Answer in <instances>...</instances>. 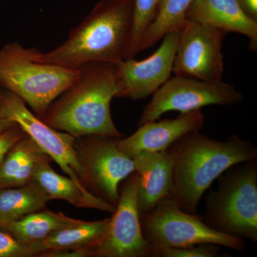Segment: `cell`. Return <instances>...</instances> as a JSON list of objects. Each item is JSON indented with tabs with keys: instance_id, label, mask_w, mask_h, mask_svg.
Returning a JSON list of instances; mask_svg holds the SVG:
<instances>
[{
	"instance_id": "cell-1",
	"label": "cell",
	"mask_w": 257,
	"mask_h": 257,
	"mask_svg": "<svg viewBox=\"0 0 257 257\" xmlns=\"http://www.w3.org/2000/svg\"><path fill=\"white\" fill-rule=\"evenodd\" d=\"M133 22V0H100L63 43L47 52L34 47L32 55L38 62L67 68L116 64L128 58Z\"/></svg>"
},
{
	"instance_id": "cell-2",
	"label": "cell",
	"mask_w": 257,
	"mask_h": 257,
	"mask_svg": "<svg viewBox=\"0 0 257 257\" xmlns=\"http://www.w3.org/2000/svg\"><path fill=\"white\" fill-rule=\"evenodd\" d=\"M172 160L170 198L179 209L196 214L203 194L230 167L257 160V148L237 135L226 141L194 132L168 149Z\"/></svg>"
},
{
	"instance_id": "cell-3",
	"label": "cell",
	"mask_w": 257,
	"mask_h": 257,
	"mask_svg": "<svg viewBox=\"0 0 257 257\" xmlns=\"http://www.w3.org/2000/svg\"><path fill=\"white\" fill-rule=\"evenodd\" d=\"M79 69L78 78L47 108L42 121L74 138L100 135L122 138L111 114L119 92L116 64L92 62Z\"/></svg>"
},
{
	"instance_id": "cell-4",
	"label": "cell",
	"mask_w": 257,
	"mask_h": 257,
	"mask_svg": "<svg viewBox=\"0 0 257 257\" xmlns=\"http://www.w3.org/2000/svg\"><path fill=\"white\" fill-rule=\"evenodd\" d=\"M79 69L38 62L18 42L0 48V87L14 93L42 119L47 108L78 78Z\"/></svg>"
},
{
	"instance_id": "cell-5",
	"label": "cell",
	"mask_w": 257,
	"mask_h": 257,
	"mask_svg": "<svg viewBox=\"0 0 257 257\" xmlns=\"http://www.w3.org/2000/svg\"><path fill=\"white\" fill-rule=\"evenodd\" d=\"M207 195L204 220L213 229L257 243V162L230 167Z\"/></svg>"
},
{
	"instance_id": "cell-6",
	"label": "cell",
	"mask_w": 257,
	"mask_h": 257,
	"mask_svg": "<svg viewBox=\"0 0 257 257\" xmlns=\"http://www.w3.org/2000/svg\"><path fill=\"white\" fill-rule=\"evenodd\" d=\"M144 237L152 251L163 247H185L213 243L243 253L244 239L221 233L206 224L204 217L179 209L170 197L140 216ZM153 255V253H152Z\"/></svg>"
},
{
	"instance_id": "cell-7",
	"label": "cell",
	"mask_w": 257,
	"mask_h": 257,
	"mask_svg": "<svg viewBox=\"0 0 257 257\" xmlns=\"http://www.w3.org/2000/svg\"><path fill=\"white\" fill-rule=\"evenodd\" d=\"M118 139L89 135L76 138L74 143L86 189L115 207L120 182L135 172L133 159L118 148Z\"/></svg>"
},
{
	"instance_id": "cell-8",
	"label": "cell",
	"mask_w": 257,
	"mask_h": 257,
	"mask_svg": "<svg viewBox=\"0 0 257 257\" xmlns=\"http://www.w3.org/2000/svg\"><path fill=\"white\" fill-rule=\"evenodd\" d=\"M243 99V94L234 86L222 80L210 82L175 76L154 93L152 100L144 108L138 125L156 121L169 111L188 112L209 105L239 104Z\"/></svg>"
},
{
	"instance_id": "cell-9",
	"label": "cell",
	"mask_w": 257,
	"mask_h": 257,
	"mask_svg": "<svg viewBox=\"0 0 257 257\" xmlns=\"http://www.w3.org/2000/svg\"><path fill=\"white\" fill-rule=\"evenodd\" d=\"M139 176L131 174L119 192L113 215L87 257H152V248L144 237L138 207Z\"/></svg>"
},
{
	"instance_id": "cell-10",
	"label": "cell",
	"mask_w": 257,
	"mask_h": 257,
	"mask_svg": "<svg viewBox=\"0 0 257 257\" xmlns=\"http://www.w3.org/2000/svg\"><path fill=\"white\" fill-rule=\"evenodd\" d=\"M0 116L18 124L71 179L85 187L84 172L74 149L76 138L51 127L14 93L0 87ZM86 188V187H85Z\"/></svg>"
},
{
	"instance_id": "cell-11",
	"label": "cell",
	"mask_w": 257,
	"mask_h": 257,
	"mask_svg": "<svg viewBox=\"0 0 257 257\" xmlns=\"http://www.w3.org/2000/svg\"><path fill=\"white\" fill-rule=\"evenodd\" d=\"M226 34L209 25L189 21L179 31L173 73L217 82L224 72L222 44Z\"/></svg>"
},
{
	"instance_id": "cell-12",
	"label": "cell",
	"mask_w": 257,
	"mask_h": 257,
	"mask_svg": "<svg viewBox=\"0 0 257 257\" xmlns=\"http://www.w3.org/2000/svg\"><path fill=\"white\" fill-rule=\"evenodd\" d=\"M179 36V32L167 34L160 47L145 60L138 61L132 57L115 64L119 75L117 98L134 101L145 99L170 78Z\"/></svg>"
},
{
	"instance_id": "cell-13",
	"label": "cell",
	"mask_w": 257,
	"mask_h": 257,
	"mask_svg": "<svg viewBox=\"0 0 257 257\" xmlns=\"http://www.w3.org/2000/svg\"><path fill=\"white\" fill-rule=\"evenodd\" d=\"M204 120L202 109H197L175 119L145 123L128 138L118 139L117 147L131 158L143 152L165 151L184 135L200 131Z\"/></svg>"
},
{
	"instance_id": "cell-14",
	"label": "cell",
	"mask_w": 257,
	"mask_h": 257,
	"mask_svg": "<svg viewBox=\"0 0 257 257\" xmlns=\"http://www.w3.org/2000/svg\"><path fill=\"white\" fill-rule=\"evenodd\" d=\"M138 174V207L140 216L153 210L170 197L172 186V160L170 152H143L133 157Z\"/></svg>"
},
{
	"instance_id": "cell-15",
	"label": "cell",
	"mask_w": 257,
	"mask_h": 257,
	"mask_svg": "<svg viewBox=\"0 0 257 257\" xmlns=\"http://www.w3.org/2000/svg\"><path fill=\"white\" fill-rule=\"evenodd\" d=\"M186 20L209 25L227 34H240L249 40V48L257 50V20L250 18L237 0H194Z\"/></svg>"
},
{
	"instance_id": "cell-16",
	"label": "cell",
	"mask_w": 257,
	"mask_h": 257,
	"mask_svg": "<svg viewBox=\"0 0 257 257\" xmlns=\"http://www.w3.org/2000/svg\"><path fill=\"white\" fill-rule=\"evenodd\" d=\"M51 161L50 157H47L37 164L32 181L46 194L49 200L60 199L77 208L114 212L116 207L113 204L96 197L70 177L57 173L51 167Z\"/></svg>"
},
{
	"instance_id": "cell-17",
	"label": "cell",
	"mask_w": 257,
	"mask_h": 257,
	"mask_svg": "<svg viewBox=\"0 0 257 257\" xmlns=\"http://www.w3.org/2000/svg\"><path fill=\"white\" fill-rule=\"evenodd\" d=\"M109 218L82 223L57 231L40 241L45 251L40 256L51 253L54 256L87 257L88 250L98 242L105 231Z\"/></svg>"
},
{
	"instance_id": "cell-18",
	"label": "cell",
	"mask_w": 257,
	"mask_h": 257,
	"mask_svg": "<svg viewBox=\"0 0 257 257\" xmlns=\"http://www.w3.org/2000/svg\"><path fill=\"white\" fill-rule=\"evenodd\" d=\"M49 157L28 135L10 149L0 163V189L31 183L37 164Z\"/></svg>"
},
{
	"instance_id": "cell-19",
	"label": "cell",
	"mask_w": 257,
	"mask_h": 257,
	"mask_svg": "<svg viewBox=\"0 0 257 257\" xmlns=\"http://www.w3.org/2000/svg\"><path fill=\"white\" fill-rule=\"evenodd\" d=\"M50 202L34 182L19 187L0 189V229L7 231L13 223L42 210Z\"/></svg>"
},
{
	"instance_id": "cell-20",
	"label": "cell",
	"mask_w": 257,
	"mask_h": 257,
	"mask_svg": "<svg viewBox=\"0 0 257 257\" xmlns=\"http://www.w3.org/2000/svg\"><path fill=\"white\" fill-rule=\"evenodd\" d=\"M83 221L45 208L13 223L7 231L21 242L35 243L46 239L60 230L77 226Z\"/></svg>"
},
{
	"instance_id": "cell-21",
	"label": "cell",
	"mask_w": 257,
	"mask_h": 257,
	"mask_svg": "<svg viewBox=\"0 0 257 257\" xmlns=\"http://www.w3.org/2000/svg\"><path fill=\"white\" fill-rule=\"evenodd\" d=\"M194 0H163L156 18L144 32L137 52L155 46L165 35L179 32L187 20L186 15Z\"/></svg>"
},
{
	"instance_id": "cell-22",
	"label": "cell",
	"mask_w": 257,
	"mask_h": 257,
	"mask_svg": "<svg viewBox=\"0 0 257 257\" xmlns=\"http://www.w3.org/2000/svg\"><path fill=\"white\" fill-rule=\"evenodd\" d=\"M162 1L163 0H133V30L128 58L138 55L137 49L139 42L144 32L156 18Z\"/></svg>"
},
{
	"instance_id": "cell-23",
	"label": "cell",
	"mask_w": 257,
	"mask_h": 257,
	"mask_svg": "<svg viewBox=\"0 0 257 257\" xmlns=\"http://www.w3.org/2000/svg\"><path fill=\"white\" fill-rule=\"evenodd\" d=\"M45 251L40 241L23 243L9 231L0 229V257H38Z\"/></svg>"
},
{
	"instance_id": "cell-24",
	"label": "cell",
	"mask_w": 257,
	"mask_h": 257,
	"mask_svg": "<svg viewBox=\"0 0 257 257\" xmlns=\"http://www.w3.org/2000/svg\"><path fill=\"white\" fill-rule=\"evenodd\" d=\"M219 245L213 243L185 247H163L155 250L152 257H216L220 256Z\"/></svg>"
},
{
	"instance_id": "cell-25",
	"label": "cell",
	"mask_w": 257,
	"mask_h": 257,
	"mask_svg": "<svg viewBox=\"0 0 257 257\" xmlns=\"http://www.w3.org/2000/svg\"><path fill=\"white\" fill-rule=\"evenodd\" d=\"M26 135L18 124L0 133V163L10 149Z\"/></svg>"
},
{
	"instance_id": "cell-26",
	"label": "cell",
	"mask_w": 257,
	"mask_h": 257,
	"mask_svg": "<svg viewBox=\"0 0 257 257\" xmlns=\"http://www.w3.org/2000/svg\"><path fill=\"white\" fill-rule=\"evenodd\" d=\"M237 2L250 18L257 20V0H237Z\"/></svg>"
},
{
	"instance_id": "cell-27",
	"label": "cell",
	"mask_w": 257,
	"mask_h": 257,
	"mask_svg": "<svg viewBox=\"0 0 257 257\" xmlns=\"http://www.w3.org/2000/svg\"><path fill=\"white\" fill-rule=\"evenodd\" d=\"M16 124L11 120L0 116V133L12 127V126H14Z\"/></svg>"
}]
</instances>
